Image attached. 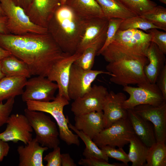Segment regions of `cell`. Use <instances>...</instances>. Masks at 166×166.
I'll list each match as a JSON object with an SVG mask.
<instances>
[{
  "label": "cell",
  "instance_id": "cell-20",
  "mask_svg": "<svg viewBox=\"0 0 166 166\" xmlns=\"http://www.w3.org/2000/svg\"><path fill=\"white\" fill-rule=\"evenodd\" d=\"M25 146H18L19 166H44L43 155L48 148L39 144L35 138Z\"/></svg>",
  "mask_w": 166,
  "mask_h": 166
},
{
  "label": "cell",
  "instance_id": "cell-14",
  "mask_svg": "<svg viewBox=\"0 0 166 166\" xmlns=\"http://www.w3.org/2000/svg\"><path fill=\"white\" fill-rule=\"evenodd\" d=\"M153 125L156 141L166 140V101L160 105H140L132 109Z\"/></svg>",
  "mask_w": 166,
  "mask_h": 166
},
{
  "label": "cell",
  "instance_id": "cell-23",
  "mask_svg": "<svg viewBox=\"0 0 166 166\" xmlns=\"http://www.w3.org/2000/svg\"><path fill=\"white\" fill-rule=\"evenodd\" d=\"M65 4L84 20L105 17L100 6L96 0H67Z\"/></svg>",
  "mask_w": 166,
  "mask_h": 166
},
{
  "label": "cell",
  "instance_id": "cell-47",
  "mask_svg": "<svg viewBox=\"0 0 166 166\" xmlns=\"http://www.w3.org/2000/svg\"><path fill=\"white\" fill-rule=\"evenodd\" d=\"M0 15H3L4 16L3 13V12L2 11V10L1 9V8L0 6Z\"/></svg>",
  "mask_w": 166,
  "mask_h": 166
},
{
  "label": "cell",
  "instance_id": "cell-22",
  "mask_svg": "<svg viewBox=\"0 0 166 166\" xmlns=\"http://www.w3.org/2000/svg\"><path fill=\"white\" fill-rule=\"evenodd\" d=\"M146 55L148 63L144 66V72L148 82L155 84L159 73L166 64L165 55L152 42Z\"/></svg>",
  "mask_w": 166,
  "mask_h": 166
},
{
  "label": "cell",
  "instance_id": "cell-19",
  "mask_svg": "<svg viewBox=\"0 0 166 166\" xmlns=\"http://www.w3.org/2000/svg\"><path fill=\"white\" fill-rule=\"evenodd\" d=\"M74 121L76 128L92 140L104 128L102 111L75 116Z\"/></svg>",
  "mask_w": 166,
  "mask_h": 166
},
{
  "label": "cell",
  "instance_id": "cell-48",
  "mask_svg": "<svg viewBox=\"0 0 166 166\" xmlns=\"http://www.w3.org/2000/svg\"><path fill=\"white\" fill-rule=\"evenodd\" d=\"M164 4H166V0H158Z\"/></svg>",
  "mask_w": 166,
  "mask_h": 166
},
{
  "label": "cell",
  "instance_id": "cell-32",
  "mask_svg": "<svg viewBox=\"0 0 166 166\" xmlns=\"http://www.w3.org/2000/svg\"><path fill=\"white\" fill-rule=\"evenodd\" d=\"M140 16L159 29L166 31V9L164 7L157 5Z\"/></svg>",
  "mask_w": 166,
  "mask_h": 166
},
{
  "label": "cell",
  "instance_id": "cell-43",
  "mask_svg": "<svg viewBox=\"0 0 166 166\" xmlns=\"http://www.w3.org/2000/svg\"><path fill=\"white\" fill-rule=\"evenodd\" d=\"M7 21L5 16L0 15V34H10L7 27Z\"/></svg>",
  "mask_w": 166,
  "mask_h": 166
},
{
  "label": "cell",
  "instance_id": "cell-17",
  "mask_svg": "<svg viewBox=\"0 0 166 166\" xmlns=\"http://www.w3.org/2000/svg\"><path fill=\"white\" fill-rule=\"evenodd\" d=\"M61 5V0H32L25 12L34 23L47 29L55 11Z\"/></svg>",
  "mask_w": 166,
  "mask_h": 166
},
{
  "label": "cell",
  "instance_id": "cell-18",
  "mask_svg": "<svg viewBox=\"0 0 166 166\" xmlns=\"http://www.w3.org/2000/svg\"><path fill=\"white\" fill-rule=\"evenodd\" d=\"M108 21L105 17L85 20L84 31L76 53L81 54L106 31Z\"/></svg>",
  "mask_w": 166,
  "mask_h": 166
},
{
  "label": "cell",
  "instance_id": "cell-49",
  "mask_svg": "<svg viewBox=\"0 0 166 166\" xmlns=\"http://www.w3.org/2000/svg\"><path fill=\"white\" fill-rule=\"evenodd\" d=\"M67 0H61V5H63L65 4V3Z\"/></svg>",
  "mask_w": 166,
  "mask_h": 166
},
{
  "label": "cell",
  "instance_id": "cell-28",
  "mask_svg": "<svg viewBox=\"0 0 166 166\" xmlns=\"http://www.w3.org/2000/svg\"><path fill=\"white\" fill-rule=\"evenodd\" d=\"M129 151L128 154L132 166H143L146 163L149 147L135 134L129 141Z\"/></svg>",
  "mask_w": 166,
  "mask_h": 166
},
{
  "label": "cell",
  "instance_id": "cell-37",
  "mask_svg": "<svg viewBox=\"0 0 166 166\" xmlns=\"http://www.w3.org/2000/svg\"><path fill=\"white\" fill-rule=\"evenodd\" d=\"M14 102V97L6 100L4 103L0 102V127L6 124L12 111Z\"/></svg>",
  "mask_w": 166,
  "mask_h": 166
},
{
  "label": "cell",
  "instance_id": "cell-16",
  "mask_svg": "<svg viewBox=\"0 0 166 166\" xmlns=\"http://www.w3.org/2000/svg\"><path fill=\"white\" fill-rule=\"evenodd\" d=\"M81 54L75 53L67 54L58 61L53 66L47 77L52 81H55L58 87V93L65 97L69 101L67 88L71 66Z\"/></svg>",
  "mask_w": 166,
  "mask_h": 166
},
{
  "label": "cell",
  "instance_id": "cell-30",
  "mask_svg": "<svg viewBox=\"0 0 166 166\" xmlns=\"http://www.w3.org/2000/svg\"><path fill=\"white\" fill-rule=\"evenodd\" d=\"M165 142L156 141L149 147L144 166H166Z\"/></svg>",
  "mask_w": 166,
  "mask_h": 166
},
{
  "label": "cell",
  "instance_id": "cell-26",
  "mask_svg": "<svg viewBox=\"0 0 166 166\" xmlns=\"http://www.w3.org/2000/svg\"><path fill=\"white\" fill-rule=\"evenodd\" d=\"M106 31L86 48L73 63L84 69H91L93 66L95 57L105 42Z\"/></svg>",
  "mask_w": 166,
  "mask_h": 166
},
{
  "label": "cell",
  "instance_id": "cell-24",
  "mask_svg": "<svg viewBox=\"0 0 166 166\" xmlns=\"http://www.w3.org/2000/svg\"><path fill=\"white\" fill-rule=\"evenodd\" d=\"M27 78L23 77H6L0 80V102L22 95Z\"/></svg>",
  "mask_w": 166,
  "mask_h": 166
},
{
  "label": "cell",
  "instance_id": "cell-41",
  "mask_svg": "<svg viewBox=\"0 0 166 166\" xmlns=\"http://www.w3.org/2000/svg\"><path fill=\"white\" fill-rule=\"evenodd\" d=\"M10 147L7 142L0 139V163L8 155Z\"/></svg>",
  "mask_w": 166,
  "mask_h": 166
},
{
  "label": "cell",
  "instance_id": "cell-46",
  "mask_svg": "<svg viewBox=\"0 0 166 166\" xmlns=\"http://www.w3.org/2000/svg\"><path fill=\"white\" fill-rule=\"evenodd\" d=\"M5 77L3 73L1 68V60H0V80Z\"/></svg>",
  "mask_w": 166,
  "mask_h": 166
},
{
  "label": "cell",
  "instance_id": "cell-10",
  "mask_svg": "<svg viewBox=\"0 0 166 166\" xmlns=\"http://www.w3.org/2000/svg\"><path fill=\"white\" fill-rule=\"evenodd\" d=\"M101 74L112 75L107 71L85 70L73 63L70 68L67 88L70 99L74 100L89 92L91 88L92 83L98 75Z\"/></svg>",
  "mask_w": 166,
  "mask_h": 166
},
{
  "label": "cell",
  "instance_id": "cell-21",
  "mask_svg": "<svg viewBox=\"0 0 166 166\" xmlns=\"http://www.w3.org/2000/svg\"><path fill=\"white\" fill-rule=\"evenodd\" d=\"M127 118L135 134L148 147L155 143L156 140L153 124L134 112L127 109Z\"/></svg>",
  "mask_w": 166,
  "mask_h": 166
},
{
  "label": "cell",
  "instance_id": "cell-15",
  "mask_svg": "<svg viewBox=\"0 0 166 166\" xmlns=\"http://www.w3.org/2000/svg\"><path fill=\"white\" fill-rule=\"evenodd\" d=\"M127 97L122 92H108L102 109L104 128L111 126L117 121L127 117V110L123 107Z\"/></svg>",
  "mask_w": 166,
  "mask_h": 166
},
{
  "label": "cell",
  "instance_id": "cell-6",
  "mask_svg": "<svg viewBox=\"0 0 166 166\" xmlns=\"http://www.w3.org/2000/svg\"><path fill=\"white\" fill-rule=\"evenodd\" d=\"M0 6L4 15L7 18V26L10 34L19 35L48 33L47 28L33 22L24 10L11 0H0Z\"/></svg>",
  "mask_w": 166,
  "mask_h": 166
},
{
  "label": "cell",
  "instance_id": "cell-29",
  "mask_svg": "<svg viewBox=\"0 0 166 166\" xmlns=\"http://www.w3.org/2000/svg\"><path fill=\"white\" fill-rule=\"evenodd\" d=\"M68 125L69 128L74 131L85 143V147L83 152V155L85 158L95 157L103 159L109 162V157L100 148H98L92 139L82 131L77 129L69 122Z\"/></svg>",
  "mask_w": 166,
  "mask_h": 166
},
{
  "label": "cell",
  "instance_id": "cell-39",
  "mask_svg": "<svg viewBox=\"0 0 166 166\" xmlns=\"http://www.w3.org/2000/svg\"><path fill=\"white\" fill-rule=\"evenodd\" d=\"M53 149L44 157L43 160L47 162L46 166H61V149L59 146Z\"/></svg>",
  "mask_w": 166,
  "mask_h": 166
},
{
  "label": "cell",
  "instance_id": "cell-2",
  "mask_svg": "<svg viewBox=\"0 0 166 166\" xmlns=\"http://www.w3.org/2000/svg\"><path fill=\"white\" fill-rule=\"evenodd\" d=\"M85 21L64 4L57 10L47 29L62 51L73 55L76 53L80 42Z\"/></svg>",
  "mask_w": 166,
  "mask_h": 166
},
{
  "label": "cell",
  "instance_id": "cell-11",
  "mask_svg": "<svg viewBox=\"0 0 166 166\" xmlns=\"http://www.w3.org/2000/svg\"><path fill=\"white\" fill-rule=\"evenodd\" d=\"M25 89L22 94L23 102L34 101L48 102L55 98L54 94L58 89L57 84L46 77L37 76L27 80Z\"/></svg>",
  "mask_w": 166,
  "mask_h": 166
},
{
  "label": "cell",
  "instance_id": "cell-40",
  "mask_svg": "<svg viewBox=\"0 0 166 166\" xmlns=\"http://www.w3.org/2000/svg\"><path fill=\"white\" fill-rule=\"evenodd\" d=\"M156 84L161 91L164 99L166 100V64L159 73Z\"/></svg>",
  "mask_w": 166,
  "mask_h": 166
},
{
  "label": "cell",
  "instance_id": "cell-27",
  "mask_svg": "<svg viewBox=\"0 0 166 166\" xmlns=\"http://www.w3.org/2000/svg\"><path fill=\"white\" fill-rule=\"evenodd\" d=\"M100 6L105 17L108 19L117 18L125 19L136 16L115 0H96Z\"/></svg>",
  "mask_w": 166,
  "mask_h": 166
},
{
  "label": "cell",
  "instance_id": "cell-3",
  "mask_svg": "<svg viewBox=\"0 0 166 166\" xmlns=\"http://www.w3.org/2000/svg\"><path fill=\"white\" fill-rule=\"evenodd\" d=\"M151 39V34L140 30H118L114 41L101 54L109 63L121 59L133 60L146 65L148 63L147 52Z\"/></svg>",
  "mask_w": 166,
  "mask_h": 166
},
{
  "label": "cell",
  "instance_id": "cell-8",
  "mask_svg": "<svg viewBox=\"0 0 166 166\" xmlns=\"http://www.w3.org/2000/svg\"><path fill=\"white\" fill-rule=\"evenodd\" d=\"M134 135L132 125L127 117L104 128L92 140L99 148L106 145L123 148L129 143L130 139Z\"/></svg>",
  "mask_w": 166,
  "mask_h": 166
},
{
  "label": "cell",
  "instance_id": "cell-7",
  "mask_svg": "<svg viewBox=\"0 0 166 166\" xmlns=\"http://www.w3.org/2000/svg\"><path fill=\"white\" fill-rule=\"evenodd\" d=\"M24 111L35 132V138L39 144L49 148L58 146L60 143L59 132L50 117L43 112L31 110L27 108Z\"/></svg>",
  "mask_w": 166,
  "mask_h": 166
},
{
  "label": "cell",
  "instance_id": "cell-5",
  "mask_svg": "<svg viewBox=\"0 0 166 166\" xmlns=\"http://www.w3.org/2000/svg\"><path fill=\"white\" fill-rule=\"evenodd\" d=\"M145 65L137 60L121 59L109 63L106 69L112 74L110 81L124 87L149 83L144 72Z\"/></svg>",
  "mask_w": 166,
  "mask_h": 166
},
{
  "label": "cell",
  "instance_id": "cell-33",
  "mask_svg": "<svg viewBox=\"0 0 166 166\" xmlns=\"http://www.w3.org/2000/svg\"><path fill=\"white\" fill-rule=\"evenodd\" d=\"M154 28L159 29L158 27L140 16H136L123 20L118 30L140 29L146 31Z\"/></svg>",
  "mask_w": 166,
  "mask_h": 166
},
{
  "label": "cell",
  "instance_id": "cell-31",
  "mask_svg": "<svg viewBox=\"0 0 166 166\" xmlns=\"http://www.w3.org/2000/svg\"><path fill=\"white\" fill-rule=\"evenodd\" d=\"M136 16L142 15L157 5L150 0H115Z\"/></svg>",
  "mask_w": 166,
  "mask_h": 166
},
{
  "label": "cell",
  "instance_id": "cell-9",
  "mask_svg": "<svg viewBox=\"0 0 166 166\" xmlns=\"http://www.w3.org/2000/svg\"><path fill=\"white\" fill-rule=\"evenodd\" d=\"M137 86V87L129 85L124 87L123 91L129 95L123 104L125 109H132L136 106L143 104L158 106L166 101L156 84L148 83Z\"/></svg>",
  "mask_w": 166,
  "mask_h": 166
},
{
  "label": "cell",
  "instance_id": "cell-38",
  "mask_svg": "<svg viewBox=\"0 0 166 166\" xmlns=\"http://www.w3.org/2000/svg\"><path fill=\"white\" fill-rule=\"evenodd\" d=\"M78 164L84 166H126L125 164L113 163L110 164L105 160L95 157L87 158H81L78 161Z\"/></svg>",
  "mask_w": 166,
  "mask_h": 166
},
{
  "label": "cell",
  "instance_id": "cell-36",
  "mask_svg": "<svg viewBox=\"0 0 166 166\" xmlns=\"http://www.w3.org/2000/svg\"><path fill=\"white\" fill-rule=\"evenodd\" d=\"M152 35L151 41L155 43L160 50L166 54V32L154 28L146 31Z\"/></svg>",
  "mask_w": 166,
  "mask_h": 166
},
{
  "label": "cell",
  "instance_id": "cell-13",
  "mask_svg": "<svg viewBox=\"0 0 166 166\" xmlns=\"http://www.w3.org/2000/svg\"><path fill=\"white\" fill-rule=\"evenodd\" d=\"M108 93L105 87L94 84L89 92L74 100L71 104V111L75 116L102 111L104 102Z\"/></svg>",
  "mask_w": 166,
  "mask_h": 166
},
{
  "label": "cell",
  "instance_id": "cell-44",
  "mask_svg": "<svg viewBox=\"0 0 166 166\" xmlns=\"http://www.w3.org/2000/svg\"><path fill=\"white\" fill-rule=\"evenodd\" d=\"M15 4L22 8L26 12L32 0H11Z\"/></svg>",
  "mask_w": 166,
  "mask_h": 166
},
{
  "label": "cell",
  "instance_id": "cell-35",
  "mask_svg": "<svg viewBox=\"0 0 166 166\" xmlns=\"http://www.w3.org/2000/svg\"><path fill=\"white\" fill-rule=\"evenodd\" d=\"M100 148L108 157L115 159L128 165V163L130 161L128 154L125 152L123 148L116 149L115 147L106 145Z\"/></svg>",
  "mask_w": 166,
  "mask_h": 166
},
{
  "label": "cell",
  "instance_id": "cell-12",
  "mask_svg": "<svg viewBox=\"0 0 166 166\" xmlns=\"http://www.w3.org/2000/svg\"><path fill=\"white\" fill-rule=\"evenodd\" d=\"M5 130L0 133V139L17 143L20 141L26 144L33 139V130L27 117L19 114H11Z\"/></svg>",
  "mask_w": 166,
  "mask_h": 166
},
{
  "label": "cell",
  "instance_id": "cell-34",
  "mask_svg": "<svg viewBox=\"0 0 166 166\" xmlns=\"http://www.w3.org/2000/svg\"><path fill=\"white\" fill-rule=\"evenodd\" d=\"M124 19L120 18H113L108 19V24L106 37L104 44L98 52L97 55L101 53L114 41L116 34Z\"/></svg>",
  "mask_w": 166,
  "mask_h": 166
},
{
  "label": "cell",
  "instance_id": "cell-42",
  "mask_svg": "<svg viewBox=\"0 0 166 166\" xmlns=\"http://www.w3.org/2000/svg\"><path fill=\"white\" fill-rule=\"evenodd\" d=\"M61 166H76L73 160L68 153L61 154Z\"/></svg>",
  "mask_w": 166,
  "mask_h": 166
},
{
  "label": "cell",
  "instance_id": "cell-4",
  "mask_svg": "<svg viewBox=\"0 0 166 166\" xmlns=\"http://www.w3.org/2000/svg\"><path fill=\"white\" fill-rule=\"evenodd\" d=\"M26 102L28 109L48 113L53 117L58 127L60 138L68 145H80L78 136L69 129V118L66 117L64 114V107L69 104V101L65 97L58 93L51 101H29Z\"/></svg>",
  "mask_w": 166,
  "mask_h": 166
},
{
  "label": "cell",
  "instance_id": "cell-25",
  "mask_svg": "<svg viewBox=\"0 0 166 166\" xmlns=\"http://www.w3.org/2000/svg\"><path fill=\"white\" fill-rule=\"evenodd\" d=\"M1 65L6 77H23L27 78L31 76L27 64L12 54L1 60Z\"/></svg>",
  "mask_w": 166,
  "mask_h": 166
},
{
  "label": "cell",
  "instance_id": "cell-45",
  "mask_svg": "<svg viewBox=\"0 0 166 166\" xmlns=\"http://www.w3.org/2000/svg\"><path fill=\"white\" fill-rule=\"evenodd\" d=\"M12 54L9 51L4 49L0 46V60Z\"/></svg>",
  "mask_w": 166,
  "mask_h": 166
},
{
  "label": "cell",
  "instance_id": "cell-1",
  "mask_svg": "<svg viewBox=\"0 0 166 166\" xmlns=\"http://www.w3.org/2000/svg\"><path fill=\"white\" fill-rule=\"evenodd\" d=\"M0 46L25 62L31 75L46 77L55 64L67 54L48 33L0 34Z\"/></svg>",
  "mask_w": 166,
  "mask_h": 166
}]
</instances>
